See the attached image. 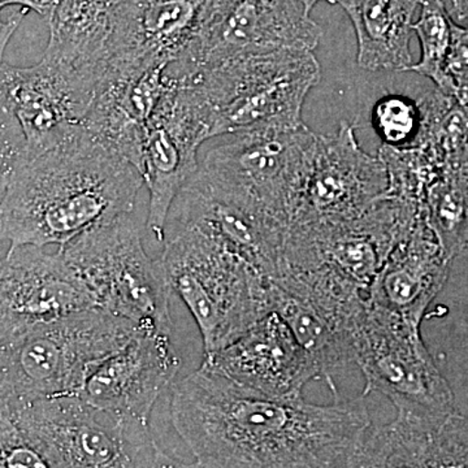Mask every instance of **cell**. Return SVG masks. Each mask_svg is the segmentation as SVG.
Wrapping results in <instances>:
<instances>
[{
    "label": "cell",
    "mask_w": 468,
    "mask_h": 468,
    "mask_svg": "<svg viewBox=\"0 0 468 468\" xmlns=\"http://www.w3.org/2000/svg\"><path fill=\"white\" fill-rule=\"evenodd\" d=\"M171 389L172 424L198 467H354L372 426L365 394L314 405L267 396L202 365Z\"/></svg>",
    "instance_id": "6da1fadb"
},
{
    "label": "cell",
    "mask_w": 468,
    "mask_h": 468,
    "mask_svg": "<svg viewBox=\"0 0 468 468\" xmlns=\"http://www.w3.org/2000/svg\"><path fill=\"white\" fill-rule=\"evenodd\" d=\"M144 178L84 131L17 168L0 206V242L64 246L134 212Z\"/></svg>",
    "instance_id": "7a4b0ae2"
},
{
    "label": "cell",
    "mask_w": 468,
    "mask_h": 468,
    "mask_svg": "<svg viewBox=\"0 0 468 468\" xmlns=\"http://www.w3.org/2000/svg\"><path fill=\"white\" fill-rule=\"evenodd\" d=\"M163 243L159 260L198 325L205 354L232 343L272 311V280L199 221L169 215Z\"/></svg>",
    "instance_id": "3957f363"
},
{
    "label": "cell",
    "mask_w": 468,
    "mask_h": 468,
    "mask_svg": "<svg viewBox=\"0 0 468 468\" xmlns=\"http://www.w3.org/2000/svg\"><path fill=\"white\" fill-rule=\"evenodd\" d=\"M138 328L109 311L91 309L0 334V410L80 394L91 372L122 349Z\"/></svg>",
    "instance_id": "277c9868"
},
{
    "label": "cell",
    "mask_w": 468,
    "mask_h": 468,
    "mask_svg": "<svg viewBox=\"0 0 468 468\" xmlns=\"http://www.w3.org/2000/svg\"><path fill=\"white\" fill-rule=\"evenodd\" d=\"M322 69L310 50H277L229 58L175 79L207 107L214 137L303 125L304 101ZM174 79V77H172Z\"/></svg>",
    "instance_id": "5b68a950"
},
{
    "label": "cell",
    "mask_w": 468,
    "mask_h": 468,
    "mask_svg": "<svg viewBox=\"0 0 468 468\" xmlns=\"http://www.w3.org/2000/svg\"><path fill=\"white\" fill-rule=\"evenodd\" d=\"M5 412L48 467L181 466L159 448L150 424L97 408L80 394L36 399Z\"/></svg>",
    "instance_id": "8992f818"
},
{
    "label": "cell",
    "mask_w": 468,
    "mask_h": 468,
    "mask_svg": "<svg viewBox=\"0 0 468 468\" xmlns=\"http://www.w3.org/2000/svg\"><path fill=\"white\" fill-rule=\"evenodd\" d=\"M134 212L91 228L58 246L98 307L141 328L172 335L171 284L162 261L144 251Z\"/></svg>",
    "instance_id": "52a82bcc"
},
{
    "label": "cell",
    "mask_w": 468,
    "mask_h": 468,
    "mask_svg": "<svg viewBox=\"0 0 468 468\" xmlns=\"http://www.w3.org/2000/svg\"><path fill=\"white\" fill-rule=\"evenodd\" d=\"M316 141L304 124L239 132L209 149L197 172L215 189L288 227Z\"/></svg>",
    "instance_id": "ba28073f"
},
{
    "label": "cell",
    "mask_w": 468,
    "mask_h": 468,
    "mask_svg": "<svg viewBox=\"0 0 468 468\" xmlns=\"http://www.w3.org/2000/svg\"><path fill=\"white\" fill-rule=\"evenodd\" d=\"M421 214V206L384 196L350 220L289 227L282 268H325L368 297L388 255Z\"/></svg>",
    "instance_id": "9c48e42d"
},
{
    "label": "cell",
    "mask_w": 468,
    "mask_h": 468,
    "mask_svg": "<svg viewBox=\"0 0 468 468\" xmlns=\"http://www.w3.org/2000/svg\"><path fill=\"white\" fill-rule=\"evenodd\" d=\"M353 340L356 365L366 380L365 396L383 394L402 417L431 420L446 415L451 392L428 356L417 326L366 304Z\"/></svg>",
    "instance_id": "30bf717a"
},
{
    "label": "cell",
    "mask_w": 468,
    "mask_h": 468,
    "mask_svg": "<svg viewBox=\"0 0 468 468\" xmlns=\"http://www.w3.org/2000/svg\"><path fill=\"white\" fill-rule=\"evenodd\" d=\"M322 27L300 0H215L187 57L167 67L174 79L229 58L277 50L314 51Z\"/></svg>",
    "instance_id": "8fae6325"
},
{
    "label": "cell",
    "mask_w": 468,
    "mask_h": 468,
    "mask_svg": "<svg viewBox=\"0 0 468 468\" xmlns=\"http://www.w3.org/2000/svg\"><path fill=\"white\" fill-rule=\"evenodd\" d=\"M101 68H79L43 54L36 66L0 64V92L27 143V159L81 131L100 85Z\"/></svg>",
    "instance_id": "7c38bea8"
},
{
    "label": "cell",
    "mask_w": 468,
    "mask_h": 468,
    "mask_svg": "<svg viewBox=\"0 0 468 468\" xmlns=\"http://www.w3.org/2000/svg\"><path fill=\"white\" fill-rule=\"evenodd\" d=\"M388 186L383 160L366 153L354 125L341 122L334 134L318 135L292 202L288 228L358 218L387 196Z\"/></svg>",
    "instance_id": "4fadbf2b"
},
{
    "label": "cell",
    "mask_w": 468,
    "mask_h": 468,
    "mask_svg": "<svg viewBox=\"0 0 468 468\" xmlns=\"http://www.w3.org/2000/svg\"><path fill=\"white\" fill-rule=\"evenodd\" d=\"M209 138L214 134L205 104L190 86L171 79V88L144 126L141 169L149 190L147 227L160 243L172 205L198 171L199 147Z\"/></svg>",
    "instance_id": "5bb4252c"
},
{
    "label": "cell",
    "mask_w": 468,
    "mask_h": 468,
    "mask_svg": "<svg viewBox=\"0 0 468 468\" xmlns=\"http://www.w3.org/2000/svg\"><path fill=\"white\" fill-rule=\"evenodd\" d=\"M215 0H124L113 15L103 76L138 77L187 57Z\"/></svg>",
    "instance_id": "9a60e30c"
},
{
    "label": "cell",
    "mask_w": 468,
    "mask_h": 468,
    "mask_svg": "<svg viewBox=\"0 0 468 468\" xmlns=\"http://www.w3.org/2000/svg\"><path fill=\"white\" fill-rule=\"evenodd\" d=\"M100 309L60 248L9 246L0 260V334L23 331Z\"/></svg>",
    "instance_id": "2e32d148"
},
{
    "label": "cell",
    "mask_w": 468,
    "mask_h": 468,
    "mask_svg": "<svg viewBox=\"0 0 468 468\" xmlns=\"http://www.w3.org/2000/svg\"><path fill=\"white\" fill-rule=\"evenodd\" d=\"M171 335L140 326L91 372L80 396L97 408L150 424L154 406L180 369Z\"/></svg>",
    "instance_id": "e0dca14e"
},
{
    "label": "cell",
    "mask_w": 468,
    "mask_h": 468,
    "mask_svg": "<svg viewBox=\"0 0 468 468\" xmlns=\"http://www.w3.org/2000/svg\"><path fill=\"white\" fill-rule=\"evenodd\" d=\"M202 366L267 396L300 397L318 368L285 320L271 311L232 343L205 354Z\"/></svg>",
    "instance_id": "ac0fdd59"
},
{
    "label": "cell",
    "mask_w": 468,
    "mask_h": 468,
    "mask_svg": "<svg viewBox=\"0 0 468 468\" xmlns=\"http://www.w3.org/2000/svg\"><path fill=\"white\" fill-rule=\"evenodd\" d=\"M440 246L424 212L388 255L369 288L367 307L419 328L445 277Z\"/></svg>",
    "instance_id": "d6986e66"
},
{
    "label": "cell",
    "mask_w": 468,
    "mask_h": 468,
    "mask_svg": "<svg viewBox=\"0 0 468 468\" xmlns=\"http://www.w3.org/2000/svg\"><path fill=\"white\" fill-rule=\"evenodd\" d=\"M421 0H341L356 30V63L371 72L412 66V18Z\"/></svg>",
    "instance_id": "ffe728a7"
},
{
    "label": "cell",
    "mask_w": 468,
    "mask_h": 468,
    "mask_svg": "<svg viewBox=\"0 0 468 468\" xmlns=\"http://www.w3.org/2000/svg\"><path fill=\"white\" fill-rule=\"evenodd\" d=\"M124 0H58L46 18L45 54L79 68L100 67L113 15Z\"/></svg>",
    "instance_id": "44dd1931"
},
{
    "label": "cell",
    "mask_w": 468,
    "mask_h": 468,
    "mask_svg": "<svg viewBox=\"0 0 468 468\" xmlns=\"http://www.w3.org/2000/svg\"><path fill=\"white\" fill-rule=\"evenodd\" d=\"M272 311L291 326L307 354L315 363L319 380H324L335 399H338L334 374L345 366L356 363L353 335L343 331L297 295L272 282L271 285Z\"/></svg>",
    "instance_id": "7402d4cb"
},
{
    "label": "cell",
    "mask_w": 468,
    "mask_h": 468,
    "mask_svg": "<svg viewBox=\"0 0 468 468\" xmlns=\"http://www.w3.org/2000/svg\"><path fill=\"white\" fill-rule=\"evenodd\" d=\"M420 126L414 146L440 167L468 154V107L439 89L418 101ZM412 147V146H411Z\"/></svg>",
    "instance_id": "603a6c76"
},
{
    "label": "cell",
    "mask_w": 468,
    "mask_h": 468,
    "mask_svg": "<svg viewBox=\"0 0 468 468\" xmlns=\"http://www.w3.org/2000/svg\"><path fill=\"white\" fill-rule=\"evenodd\" d=\"M452 23L454 20L442 0H421L420 16L412 24L420 43V60L408 69L432 80L437 89L448 95H452V84L446 75V63L451 51Z\"/></svg>",
    "instance_id": "cb8c5ba5"
},
{
    "label": "cell",
    "mask_w": 468,
    "mask_h": 468,
    "mask_svg": "<svg viewBox=\"0 0 468 468\" xmlns=\"http://www.w3.org/2000/svg\"><path fill=\"white\" fill-rule=\"evenodd\" d=\"M378 155L389 178L387 196L424 207L428 187L442 171L435 160L417 146L396 149L381 144Z\"/></svg>",
    "instance_id": "d4e9b609"
},
{
    "label": "cell",
    "mask_w": 468,
    "mask_h": 468,
    "mask_svg": "<svg viewBox=\"0 0 468 468\" xmlns=\"http://www.w3.org/2000/svg\"><path fill=\"white\" fill-rule=\"evenodd\" d=\"M372 124L383 144L396 149L414 146L420 126L418 101L403 95H384L372 111Z\"/></svg>",
    "instance_id": "484cf974"
},
{
    "label": "cell",
    "mask_w": 468,
    "mask_h": 468,
    "mask_svg": "<svg viewBox=\"0 0 468 468\" xmlns=\"http://www.w3.org/2000/svg\"><path fill=\"white\" fill-rule=\"evenodd\" d=\"M26 159V137L14 111L0 92V206L15 172Z\"/></svg>",
    "instance_id": "4316f807"
},
{
    "label": "cell",
    "mask_w": 468,
    "mask_h": 468,
    "mask_svg": "<svg viewBox=\"0 0 468 468\" xmlns=\"http://www.w3.org/2000/svg\"><path fill=\"white\" fill-rule=\"evenodd\" d=\"M48 467L8 412L0 410V468Z\"/></svg>",
    "instance_id": "83f0119b"
},
{
    "label": "cell",
    "mask_w": 468,
    "mask_h": 468,
    "mask_svg": "<svg viewBox=\"0 0 468 468\" xmlns=\"http://www.w3.org/2000/svg\"><path fill=\"white\" fill-rule=\"evenodd\" d=\"M446 75L451 80L452 97L468 107V26L460 27L455 21L452 27Z\"/></svg>",
    "instance_id": "f1b7e54d"
},
{
    "label": "cell",
    "mask_w": 468,
    "mask_h": 468,
    "mask_svg": "<svg viewBox=\"0 0 468 468\" xmlns=\"http://www.w3.org/2000/svg\"><path fill=\"white\" fill-rule=\"evenodd\" d=\"M27 12H29V9L23 8L20 12L15 14L14 16L7 20V26H5V29L0 32V64L3 63V54H5V48H7L17 27H20L21 21L27 16Z\"/></svg>",
    "instance_id": "f546056e"
},
{
    "label": "cell",
    "mask_w": 468,
    "mask_h": 468,
    "mask_svg": "<svg viewBox=\"0 0 468 468\" xmlns=\"http://www.w3.org/2000/svg\"><path fill=\"white\" fill-rule=\"evenodd\" d=\"M58 0H27V8L48 18Z\"/></svg>",
    "instance_id": "4dcf8cb0"
},
{
    "label": "cell",
    "mask_w": 468,
    "mask_h": 468,
    "mask_svg": "<svg viewBox=\"0 0 468 468\" xmlns=\"http://www.w3.org/2000/svg\"><path fill=\"white\" fill-rule=\"evenodd\" d=\"M449 14L457 21L468 20V0H452V11Z\"/></svg>",
    "instance_id": "1f68e13d"
},
{
    "label": "cell",
    "mask_w": 468,
    "mask_h": 468,
    "mask_svg": "<svg viewBox=\"0 0 468 468\" xmlns=\"http://www.w3.org/2000/svg\"><path fill=\"white\" fill-rule=\"evenodd\" d=\"M302 5H303L304 9H306L307 14H310L311 9L315 7L319 2H323V0H300ZM324 2L332 3V5H338L341 0H324Z\"/></svg>",
    "instance_id": "d6a6232c"
},
{
    "label": "cell",
    "mask_w": 468,
    "mask_h": 468,
    "mask_svg": "<svg viewBox=\"0 0 468 468\" xmlns=\"http://www.w3.org/2000/svg\"><path fill=\"white\" fill-rule=\"evenodd\" d=\"M7 5H20L21 8H27V0H0V11Z\"/></svg>",
    "instance_id": "836d02e7"
},
{
    "label": "cell",
    "mask_w": 468,
    "mask_h": 468,
    "mask_svg": "<svg viewBox=\"0 0 468 468\" xmlns=\"http://www.w3.org/2000/svg\"><path fill=\"white\" fill-rule=\"evenodd\" d=\"M5 26H7V21H3L2 18H0V32L5 29Z\"/></svg>",
    "instance_id": "e575fe53"
}]
</instances>
